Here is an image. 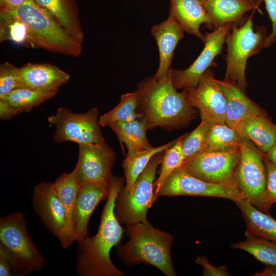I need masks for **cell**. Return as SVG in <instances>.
<instances>
[{
	"instance_id": "6da1fadb",
	"label": "cell",
	"mask_w": 276,
	"mask_h": 276,
	"mask_svg": "<svg viewBox=\"0 0 276 276\" xmlns=\"http://www.w3.org/2000/svg\"><path fill=\"white\" fill-rule=\"evenodd\" d=\"M122 178L112 176L97 233L78 243L76 272L81 276H123L110 260V251L118 246L124 229L114 214L116 199L123 187Z\"/></svg>"
},
{
	"instance_id": "7a4b0ae2",
	"label": "cell",
	"mask_w": 276,
	"mask_h": 276,
	"mask_svg": "<svg viewBox=\"0 0 276 276\" xmlns=\"http://www.w3.org/2000/svg\"><path fill=\"white\" fill-rule=\"evenodd\" d=\"M137 112L148 130L157 127L172 129L187 125L195 119L198 111L187 102L183 91L174 87L170 69L162 79L154 76L140 82Z\"/></svg>"
},
{
	"instance_id": "3957f363",
	"label": "cell",
	"mask_w": 276,
	"mask_h": 276,
	"mask_svg": "<svg viewBox=\"0 0 276 276\" xmlns=\"http://www.w3.org/2000/svg\"><path fill=\"white\" fill-rule=\"evenodd\" d=\"M129 240L118 245L117 254L127 265L144 263L155 266L167 276H175L171 256L174 237L153 227L147 220L127 225Z\"/></svg>"
},
{
	"instance_id": "277c9868",
	"label": "cell",
	"mask_w": 276,
	"mask_h": 276,
	"mask_svg": "<svg viewBox=\"0 0 276 276\" xmlns=\"http://www.w3.org/2000/svg\"><path fill=\"white\" fill-rule=\"evenodd\" d=\"M7 11L26 25L38 48L76 57L80 54L82 43L34 0H26L15 10Z\"/></svg>"
},
{
	"instance_id": "5b68a950",
	"label": "cell",
	"mask_w": 276,
	"mask_h": 276,
	"mask_svg": "<svg viewBox=\"0 0 276 276\" xmlns=\"http://www.w3.org/2000/svg\"><path fill=\"white\" fill-rule=\"evenodd\" d=\"M252 16L251 14L241 26H239L237 22L232 24L225 41L227 54L224 80L244 92L247 85L245 77L247 59L266 48L268 37L264 26L257 27L254 31Z\"/></svg>"
},
{
	"instance_id": "8992f818",
	"label": "cell",
	"mask_w": 276,
	"mask_h": 276,
	"mask_svg": "<svg viewBox=\"0 0 276 276\" xmlns=\"http://www.w3.org/2000/svg\"><path fill=\"white\" fill-rule=\"evenodd\" d=\"M164 153H157L151 158L130 192L122 189L119 192L114 211L121 224L129 225L147 220L148 210L154 203L153 185L156 169L161 164Z\"/></svg>"
},
{
	"instance_id": "52a82bcc",
	"label": "cell",
	"mask_w": 276,
	"mask_h": 276,
	"mask_svg": "<svg viewBox=\"0 0 276 276\" xmlns=\"http://www.w3.org/2000/svg\"><path fill=\"white\" fill-rule=\"evenodd\" d=\"M240 158L234 181L243 197L262 211V198L267 182L265 154L250 141L242 137Z\"/></svg>"
},
{
	"instance_id": "ba28073f",
	"label": "cell",
	"mask_w": 276,
	"mask_h": 276,
	"mask_svg": "<svg viewBox=\"0 0 276 276\" xmlns=\"http://www.w3.org/2000/svg\"><path fill=\"white\" fill-rule=\"evenodd\" d=\"M0 245L15 258L28 274L43 267V257L31 239L23 214L17 212L0 219Z\"/></svg>"
},
{
	"instance_id": "9c48e42d",
	"label": "cell",
	"mask_w": 276,
	"mask_h": 276,
	"mask_svg": "<svg viewBox=\"0 0 276 276\" xmlns=\"http://www.w3.org/2000/svg\"><path fill=\"white\" fill-rule=\"evenodd\" d=\"M55 126V143L72 142L80 144L97 143L104 139L99 124V111L91 108L84 113H75L66 107H60L48 118Z\"/></svg>"
},
{
	"instance_id": "30bf717a",
	"label": "cell",
	"mask_w": 276,
	"mask_h": 276,
	"mask_svg": "<svg viewBox=\"0 0 276 276\" xmlns=\"http://www.w3.org/2000/svg\"><path fill=\"white\" fill-rule=\"evenodd\" d=\"M192 196L227 199L233 201L244 198L235 183H217L194 176L181 166L169 176L156 195L160 196Z\"/></svg>"
},
{
	"instance_id": "8fae6325",
	"label": "cell",
	"mask_w": 276,
	"mask_h": 276,
	"mask_svg": "<svg viewBox=\"0 0 276 276\" xmlns=\"http://www.w3.org/2000/svg\"><path fill=\"white\" fill-rule=\"evenodd\" d=\"M116 156L105 140L97 143L79 145L76 177L81 185L110 187Z\"/></svg>"
},
{
	"instance_id": "7c38bea8",
	"label": "cell",
	"mask_w": 276,
	"mask_h": 276,
	"mask_svg": "<svg viewBox=\"0 0 276 276\" xmlns=\"http://www.w3.org/2000/svg\"><path fill=\"white\" fill-rule=\"evenodd\" d=\"M32 203L43 225L58 238L63 248L76 241L69 230L65 211L53 182H42L36 185Z\"/></svg>"
},
{
	"instance_id": "4fadbf2b",
	"label": "cell",
	"mask_w": 276,
	"mask_h": 276,
	"mask_svg": "<svg viewBox=\"0 0 276 276\" xmlns=\"http://www.w3.org/2000/svg\"><path fill=\"white\" fill-rule=\"evenodd\" d=\"M240 155V147L226 151H203L184 160L181 166L194 176L208 182L235 183L234 175Z\"/></svg>"
},
{
	"instance_id": "5bb4252c",
	"label": "cell",
	"mask_w": 276,
	"mask_h": 276,
	"mask_svg": "<svg viewBox=\"0 0 276 276\" xmlns=\"http://www.w3.org/2000/svg\"><path fill=\"white\" fill-rule=\"evenodd\" d=\"M182 91L189 105L197 110L201 120L225 123L226 98L211 68L202 75L196 86Z\"/></svg>"
},
{
	"instance_id": "9a60e30c",
	"label": "cell",
	"mask_w": 276,
	"mask_h": 276,
	"mask_svg": "<svg viewBox=\"0 0 276 276\" xmlns=\"http://www.w3.org/2000/svg\"><path fill=\"white\" fill-rule=\"evenodd\" d=\"M232 24H226L205 33L204 47L194 62L187 69L170 68L173 85L177 90L196 86L202 75L211 67L215 58L221 53Z\"/></svg>"
},
{
	"instance_id": "2e32d148",
	"label": "cell",
	"mask_w": 276,
	"mask_h": 276,
	"mask_svg": "<svg viewBox=\"0 0 276 276\" xmlns=\"http://www.w3.org/2000/svg\"><path fill=\"white\" fill-rule=\"evenodd\" d=\"M70 76L58 66L49 63H29L19 67V87L48 91H58Z\"/></svg>"
},
{
	"instance_id": "e0dca14e",
	"label": "cell",
	"mask_w": 276,
	"mask_h": 276,
	"mask_svg": "<svg viewBox=\"0 0 276 276\" xmlns=\"http://www.w3.org/2000/svg\"><path fill=\"white\" fill-rule=\"evenodd\" d=\"M110 187L85 185L80 186L74 211L73 230L76 241L80 243L88 237V226L94 211L103 199L107 200Z\"/></svg>"
},
{
	"instance_id": "ac0fdd59",
	"label": "cell",
	"mask_w": 276,
	"mask_h": 276,
	"mask_svg": "<svg viewBox=\"0 0 276 276\" xmlns=\"http://www.w3.org/2000/svg\"><path fill=\"white\" fill-rule=\"evenodd\" d=\"M184 32L178 23L170 16L151 28V33L156 39L159 55L158 68L154 75L157 80L164 77L171 68L175 49Z\"/></svg>"
},
{
	"instance_id": "d6986e66",
	"label": "cell",
	"mask_w": 276,
	"mask_h": 276,
	"mask_svg": "<svg viewBox=\"0 0 276 276\" xmlns=\"http://www.w3.org/2000/svg\"><path fill=\"white\" fill-rule=\"evenodd\" d=\"M226 100L225 124L236 129L244 120L264 114L259 106L236 85L225 80L216 79Z\"/></svg>"
},
{
	"instance_id": "ffe728a7",
	"label": "cell",
	"mask_w": 276,
	"mask_h": 276,
	"mask_svg": "<svg viewBox=\"0 0 276 276\" xmlns=\"http://www.w3.org/2000/svg\"><path fill=\"white\" fill-rule=\"evenodd\" d=\"M169 16L185 32L198 37L204 43L205 36L200 32V26L205 24L211 27L212 21L202 2L199 0H171Z\"/></svg>"
},
{
	"instance_id": "44dd1931",
	"label": "cell",
	"mask_w": 276,
	"mask_h": 276,
	"mask_svg": "<svg viewBox=\"0 0 276 276\" xmlns=\"http://www.w3.org/2000/svg\"><path fill=\"white\" fill-rule=\"evenodd\" d=\"M203 4L215 29L237 22L248 11L259 10L250 0H206Z\"/></svg>"
},
{
	"instance_id": "7402d4cb",
	"label": "cell",
	"mask_w": 276,
	"mask_h": 276,
	"mask_svg": "<svg viewBox=\"0 0 276 276\" xmlns=\"http://www.w3.org/2000/svg\"><path fill=\"white\" fill-rule=\"evenodd\" d=\"M236 130L241 137L250 141L264 154L276 142V124L265 113L244 120L238 125Z\"/></svg>"
},
{
	"instance_id": "603a6c76",
	"label": "cell",
	"mask_w": 276,
	"mask_h": 276,
	"mask_svg": "<svg viewBox=\"0 0 276 276\" xmlns=\"http://www.w3.org/2000/svg\"><path fill=\"white\" fill-rule=\"evenodd\" d=\"M246 224L245 234L276 242V220L242 198L235 202Z\"/></svg>"
},
{
	"instance_id": "cb8c5ba5",
	"label": "cell",
	"mask_w": 276,
	"mask_h": 276,
	"mask_svg": "<svg viewBox=\"0 0 276 276\" xmlns=\"http://www.w3.org/2000/svg\"><path fill=\"white\" fill-rule=\"evenodd\" d=\"M108 126L116 134L120 142L126 145L127 152L143 151L153 147L147 140L148 129L142 118L130 122L117 121Z\"/></svg>"
},
{
	"instance_id": "d4e9b609",
	"label": "cell",
	"mask_w": 276,
	"mask_h": 276,
	"mask_svg": "<svg viewBox=\"0 0 276 276\" xmlns=\"http://www.w3.org/2000/svg\"><path fill=\"white\" fill-rule=\"evenodd\" d=\"M178 138L162 146L153 147L143 151L127 152L122 167L124 170L126 185L122 190L130 192L140 175L145 169L151 158L173 146Z\"/></svg>"
},
{
	"instance_id": "484cf974",
	"label": "cell",
	"mask_w": 276,
	"mask_h": 276,
	"mask_svg": "<svg viewBox=\"0 0 276 276\" xmlns=\"http://www.w3.org/2000/svg\"><path fill=\"white\" fill-rule=\"evenodd\" d=\"M55 17L66 31L81 43L84 33L76 13L67 0H34Z\"/></svg>"
},
{
	"instance_id": "4316f807",
	"label": "cell",
	"mask_w": 276,
	"mask_h": 276,
	"mask_svg": "<svg viewBox=\"0 0 276 276\" xmlns=\"http://www.w3.org/2000/svg\"><path fill=\"white\" fill-rule=\"evenodd\" d=\"M54 187L64 208L70 233L75 239L73 230V214L80 185L76 177V168L70 173H64L58 177Z\"/></svg>"
},
{
	"instance_id": "83f0119b",
	"label": "cell",
	"mask_w": 276,
	"mask_h": 276,
	"mask_svg": "<svg viewBox=\"0 0 276 276\" xmlns=\"http://www.w3.org/2000/svg\"><path fill=\"white\" fill-rule=\"evenodd\" d=\"M0 22L1 42L10 40L27 48H38L26 25L9 11L1 9Z\"/></svg>"
},
{
	"instance_id": "f1b7e54d",
	"label": "cell",
	"mask_w": 276,
	"mask_h": 276,
	"mask_svg": "<svg viewBox=\"0 0 276 276\" xmlns=\"http://www.w3.org/2000/svg\"><path fill=\"white\" fill-rule=\"evenodd\" d=\"M241 137L225 123H211L203 151H221L240 147Z\"/></svg>"
},
{
	"instance_id": "f546056e",
	"label": "cell",
	"mask_w": 276,
	"mask_h": 276,
	"mask_svg": "<svg viewBox=\"0 0 276 276\" xmlns=\"http://www.w3.org/2000/svg\"><path fill=\"white\" fill-rule=\"evenodd\" d=\"M245 235L246 240L233 243L231 246L248 252L267 266L276 267V242L249 235Z\"/></svg>"
},
{
	"instance_id": "4dcf8cb0",
	"label": "cell",
	"mask_w": 276,
	"mask_h": 276,
	"mask_svg": "<svg viewBox=\"0 0 276 276\" xmlns=\"http://www.w3.org/2000/svg\"><path fill=\"white\" fill-rule=\"evenodd\" d=\"M58 91H42L28 88L18 87L13 89L3 100L17 109L21 113L29 112L33 108L54 97Z\"/></svg>"
},
{
	"instance_id": "1f68e13d",
	"label": "cell",
	"mask_w": 276,
	"mask_h": 276,
	"mask_svg": "<svg viewBox=\"0 0 276 276\" xmlns=\"http://www.w3.org/2000/svg\"><path fill=\"white\" fill-rule=\"evenodd\" d=\"M138 98L136 91L122 95L118 104L99 118L100 126L106 127L117 121L130 122L142 118L137 112Z\"/></svg>"
},
{
	"instance_id": "d6a6232c",
	"label": "cell",
	"mask_w": 276,
	"mask_h": 276,
	"mask_svg": "<svg viewBox=\"0 0 276 276\" xmlns=\"http://www.w3.org/2000/svg\"><path fill=\"white\" fill-rule=\"evenodd\" d=\"M184 135L178 137L173 146L164 151L160 174L153 185L154 202L156 195L167 178L173 171L181 166L185 160L181 146V140Z\"/></svg>"
},
{
	"instance_id": "836d02e7",
	"label": "cell",
	"mask_w": 276,
	"mask_h": 276,
	"mask_svg": "<svg viewBox=\"0 0 276 276\" xmlns=\"http://www.w3.org/2000/svg\"><path fill=\"white\" fill-rule=\"evenodd\" d=\"M211 124L210 121L201 120L194 130L185 134L181 140L185 160L202 152Z\"/></svg>"
},
{
	"instance_id": "e575fe53",
	"label": "cell",
	"mask_w": 276,
	"mask_h": 276,
	"mask_svg": "<svg viewBox=\"0 0 276 276\" xmlns=\"http://www.w3.org/2000/svg\"><path fill=\"white\" fill-rule=\"evenodd\" d=\"M19 67L8 62L0 66V99L5 97L13 89L19 87Z\"/></svg>"
},
{
	"instance_id": "d590c367",
	"label": "cell",
	"mask_w": 276,
	"mask_h": 276,
	"mask_svg": "<svg viewBox=\"0 0 276 276\" xmlns=\"http://www.w3.org/2000/svg\"><path fill=\"white\" fill-rule=\"evenodd\" d=\"M267 182L262 198V211L268 213L271 205L276 202V166L264 156Z\"/></svg>"
},
{
	"instance_id": "8d00e7d4",
	"label": "cell",
	"mask_w": 276,
	"mask_h": 276,
	"mask_svg": "<svg viewBox=\"0 0 276 276\" xmlns=\"http://www.w3.org/2000/svg\"><path fill=\"white\" fill-rule=\"evenodd\" d=\"M28 274L17 261L0 245V275L23 276Z\"/></svg>"
},
{
	"instance_id": "74e56055",
	"label": "cell",
	"mask_w": 276,
	"mask_h": 276,
	"mask_svg": "<svg viewBox=\"0 0 276 276\" xmlns=\"http://www.w3.org/2000/svg\"><path fill=\"white\" fill-rule=\"evenodd\" d=\"M196 263L203 267V275L204 276H228L231 274L227 272V267L225 266H215L212 265L208 259L205 256H198Z\"/></svg>"
},
{
	"instance_id": "f35d334b",
	"label": "cell",
	"mask_w": 276,
	"mask_h": 276,
	"mask_svg": "<svg viewBox=\"0 0 276 276\" xmlns=\"http://www.w3.org/2000/svg\"><path fill=\"white\" fill-rule=\"evenodd\" d=\"M265 2L266 9L272 22V30L268 36L266 48L276 42V0H263Z\"/></svg>"
},
{
	"instance_id": "ab89813d",
	"label": "cell",
	"mask_w": 276,
	"mask_h": 276,
	"mask_svg": "<svg viewBox=\"0 0 276 276\" xmlns=\"http://www.w3.org/2000/svg\"><path fill=\"white\" fill-rule=\"evenodd\" d=\"M20 113L19 111L3 100H0V118L1 120H10Z\"/></svg>"
},
{
	"instance_id": "60d3db41",
	"label": "cell",
	"mask_w": 276,
	"mask_h": 276,
	"mask_svg": "<svg viewBox=\"0 0 276 276\" xmlns=\"http://www.w3.org/2000/svg\"><path fill=\"white\" fill-rule=\"evenodd\" d=\"M26 0H0L1 9L15 10L21 6Z\"/></svg>"
},
{
	"instance_id": "b9f144b4",
	"label": "cell",
	"mask_w": 276,
	"mask_h": 276,
	"mask_svg": "<svg viewBox=\"0 0 276 276\" xmlns=\"http://www.w3.org/2000/svg\"><path fill=\"white\" fill-rule=\"evenodd\" d=\"M255 276H276V267L266 266L261 272L256 273Z\"/></svg>"
},
{
	"instance_id": "7bdbcfd3",
	"label": "cell",
	"mask_w": 276,
	"mask_h": 276,
	"mask_svg": "<svg viewBox=\"0 0 276 276\" xmlns=\"http://www.w3.org/2000/svg\"><path fill=\"white\" fill-rule=\"evenodd\" d=\"M265 156L276 166V142Z\"/></svg>"
},
{
	"instance_id": "ee69618b",
	"label": "cell",
	"mask_w": 276,
	"mask_h": 276,
	"mask_svg": "<svg viewBox=\"0 0 276 276\" xmlns=\"http://www.w3.org/2000/svg\"><path fill=\"white\" fill-rule=\"evenodd\" d=\"M250 1H253V2L257 1V2H262L263 0H250Z\"/></svg>"
},
{
	"instance_id": "f6af8a7d",
	"label": "cell",
	"mask_w": 276,
	"mask_h": 276,
	"mask_svg": "<svg viewBox=\"0 0 276 276\" xmlns=\"http://www.w3.org/2000/svg\"><path fill=\"white\" fill-rule=\"evenodd\" d=\"M199 1H200L201 2H202V3H204L206 0H199Z\"/></svg>"
}]
</instances>
